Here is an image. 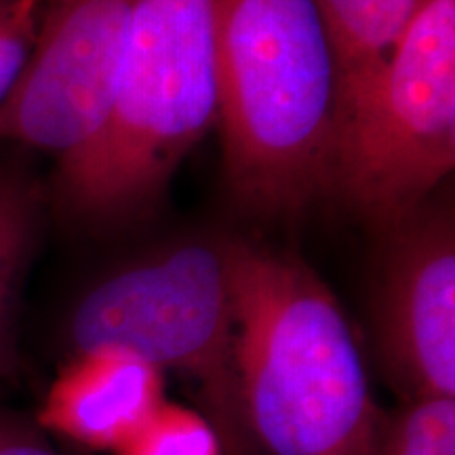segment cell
Listing matches in <instances>:
<instances>
[{
  "instance_id": "11",
  "label": "cell",
  "mask_w": 455,
  "mask_h": 455,
  "mask_svg": "<svg viewBox=\"0 0 455 455\" xmlns=\"http://www.w3.org/2000/svg\"><path fill=\"white\" fill-rule=\"evenodd\" d=\"M373 455H455V398L407 401L386 415Z\"/></svg>"
},
{
  "instance_id": "2",
  "label": "cell",
  "mask_w": 455,
  "mask_h": 455,
  "mask_svg": "<svg viewBox=\"0 0 455 455\" xmlns=\"http://www.w3.org/2000/svg\"><path fill=\"white\" fill-rule=\"evenodd\" d=\"M236 371L259 455H373L386 424L350 321L298 255L235 238Z\"/></svg>"
},
{
  "instance_id": "3",
  "label": "cell",
  "mask_w": 455,
  "mask_h": 455,
  "mask_svg": "<svg viewBox=\"0 0 455 455\" xmlns=\"http://www.w3.org/2000/svg\"><path fill=\"white\" fill-rule=\"evenodd\" d=\"M215 121V0H135L106 121L57 163L61 213L101 226L146 215Z\"/></svg>"
},
{
  "instance_id": "10",
  "label": "cell",
  "mask_w": 455,
  "mask_h": 455,
  "mask_svg": "<svg viewBox=\"0 0 455 455\" xmlns=\"http://www.w3.org/2000/svg\"><path fill=\"white\" fill-rule=\"evenodd\" d=\"M43 213L38 180L20 163H0V367L9 352L11 318L36 249Z\"/></svg>"
},
{
  "instance_id": "16",
  "label": "cell",
  "mask_w": 455,
  "mask_h": 455,
  "mask_svg": "<svg viewBox=\"0 0 455 455\" xmlns=\"http://www.w3.org/2000/svg\"><path fill=\"white\" fill-rule=\"evenodd\" d=\"M15 7V0H0V17L9 15Z\"/></svg>"
},
{
  "instance_id": "13",
  "label": "cell",
  "mask_w": 455,
  "mask_h": 455,
  "mask_svg": "<svg viewBox=\"0 0 455 455\" xmlns=\"http://www.w3.org/2000/svg\"><path fill=\"white\" fill-rule=\"evenodd\" d=\"M36 26L21 21L13 11L0 17V110L13 93L28 55H30Z\"/></svg>"
},
{
  "instance_id": "5",
  "label": "cell",
  "mask_w": 455,
  "mask_h": 455,
  "mask_svg": "<svg viewBox=\"0 0 455 455\" xmlns=\"http://www.w3.org/2000/svg\"><path fill=\"white\" fill-rule=\"evenodd\" d=\"M455 167V0H422L338 129L331 196L375 232L436 195Z\"/></svg>"
},
{
  "instance_id": "7",
  "label": "cell",
  "mask_w": 455,
  "mask_h": 455,
  "mask_svg": "<svg viewBox=\"0 0 455 455\" xmlns=\"http://www.w3.org/2000/svg\"><path fill=\"white\" fill-rule=\"evenodd\" d=\"M135 0H47L13 93L0 110V144L81 152L104 124L127 47Z\"/></svg>"
},
{
  "instance_id": "1",
  "label": "cell",
  "mask_w": 455,
  "mask_h": 455,
  "mask_svg": "<svg viewBox=\"0 0 455 455\" xmlns=\"http://www.w3.org/2000/svg\"><path fill=\"white\" fill-rule=\"evenodd\" d=\"M215 78L236 201L295 220L331 196L338 61L316 0H215Z\"/></svg>"
},
{
  "instance_id": "4",
  "label": "cell",
  "mask_w": 455,
  "mask_h": 455,
  "mask_svg": "<svg viewBox=\"0 0 455 455\" xmlns=\"http://www.w3.org/2000/svg\"><path fill=\"white\" fill-rule=\"evenodd\" d=\"M230 236H192L155 249L91 284L66 318L70 355L112 346L195 388L198 411L226 455H259L236 371Z\"/></svg>"
},
{
  "instance_id": "8",
  "label": "cell",
  "mask_w": 455,
  "mask_h": 455,
  "mask_svg": "<svg viewBox=\"0 0 455 455\" xmlns=\"http://www.w3.org/2000/svg\"><path fill=\"white\" fill-rule=\"evenodd\" d=\"M164 373L112 346L74 352L44 395L38 426L93 451L116 455L155 418Z\"/></svg>"
},
{
  "instance_id": "6",
  "label": "cell",
  "mask_w": 455,
  "mask_h": 455,
  "mask_svg": "<svg viewBox=\"0 0 455 455\" xmlns=\"http://www.w3.org/2000/svg\"><path fill=\"white\" fill-rule=\"evenodd\" d=\"M373 341L392 388L407 401L455 398V218L432 196L378 230Z\"/></svg>"
},
{
  "instance_id": "12",
  "label": "cell",
  "mask_w": 455,
  "mask_h": 455,
  "mask_svg": "<svg viewBox=\"0 0 455 455\" xmlns=\"http://www.w3.org/2000/svg\"><path fill=\"white\" fill-rule=\"evenodd\" d=\"M116 455H226L218 432L198 411L167 401Z\"/></svg>"
},
{
  "instance_id": "15",
  "label": "cell",
  "mask_w": 455,
  "mask_h": 455,
  "mask_svg": "<svg viewBox=\"0 0 455 455\" xmlns=\"http://www.w3.org/2000/svg\"><path fill=\"white\" fill-rule=\"evenodd\" d=\"M44 3H47V0H15L13 13L20 17L21 21H28V24L36 26L38 15H41Z\"/></svg>"
},
{
  "instance_id": "9",
  "label": "cell",
  "mask_w": 455,
  "mask_h": 455,
  "mask_svg": "<svg viewBox=\"0 0 455 455\" xmlns=\"http://www.w3.org/2000/svg\"><path fill=\"white\" fill-rule=\"evenodd\" d=\"M422 0H316L338 61V129L365 98Z\"/></svg>"
},
{
  "instance_id": "14",
  "label": "cell",
  "mask_w": 455,
  "mask_h": 455,
  "mask_svg": "<svg viewBox=\"0 0 455 455\" xmlns=\"http://www.w3.org/2000/svg\"><path fill=\"white\" fill-rule=\"evenodd\" d=\"M0 455H61L38 424L0 409Z\"/></svg>"
}]
</instances>
